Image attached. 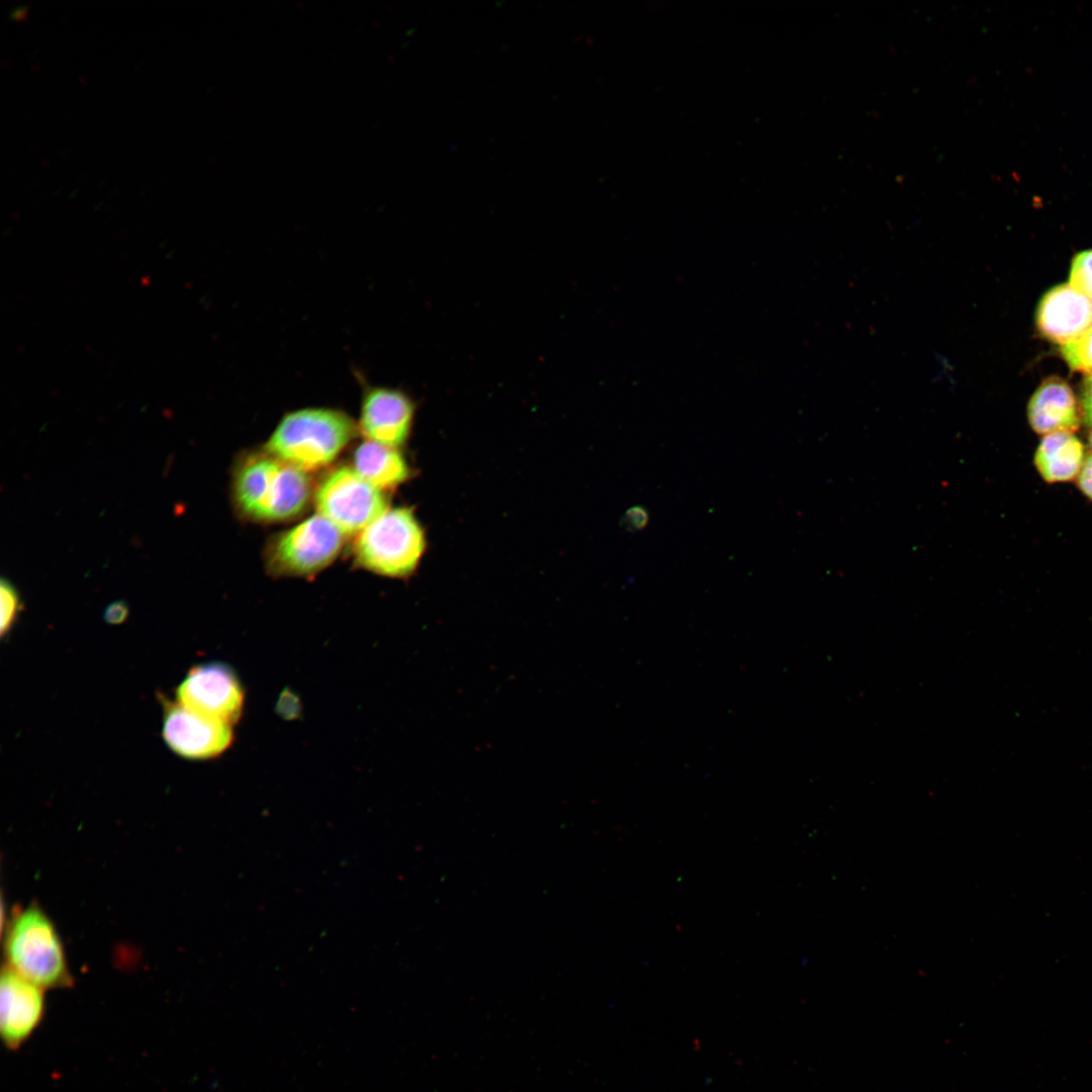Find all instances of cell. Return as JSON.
Here are the masks:
<instances>
[{"mask_svg": "<svg viewBox=\"0 0 1092 1092\" xmlns=\"http://www.w3.org/2000/svg\"><path fill=\"white\" fill-rule=\"evenodd\" d=\"M311 487L305 471L269 454L244 458L233 477L236 509L259 522H281L306 507Z\"/></svg>", "mask_w": 1092, "mask_h": 1092, "instance_id": "obj_1", "label": "cell"}, {"mask_svg": "<svg viewBox=\"0 0 1092 1092\" xmlns=\"http://www.w3.org/2000/svg\"><path fill=\"white\" fill-rule=\"evenodd\" d=\"M358 426L331 407H304L287 413L265 444L267 453L303 470L332 463L353 440Z\"/></svg>", "mask_w": 1092, "mask_h": 1092, "instance_id": "obj_2", "label": "cell"}, {"mask_svg": "<svg viewBox=\"0 0 1092 1092\" xmlns=\"http://www.w3.org/2000/svg\"><path fill=\"white\" fill-rule=\"evenodd\" d=\"M6 967L42 989L73 984L61 937L36 904L14 912L4 935Z\"/></svg>", "mask_w": 1092, "mask_h": 1092, "instance_id": "obj_3", "label": "cell"}, {"mask_svg": "<svg viewBox=\"0 0 1092 1092\" xmlns=\"http://www.w3.org/2000/svg\"><path fill=\"white\" fill-rule=\"evenodd\" d=\"M423 529L406 508L387 509L358 535L354 557L363 568L389 577H404L418 566L425 550Z\"/></svg>", "mask_w": 1092, "mask_h": 1092, "instance_id": "obj_4", "label": "cell"}, {"mask_svg": "<svg viewBox=\"0 0 1092 1092\" xmlns=\"http://www.w3.org/2000/svg\"><path fill=\"white\" fill-rule=\"evenodd\" d=\"M345 534L316 514L276 536L267 548L268 569L281 575L314 574L339 555Z\"/></svg>", "mask_w": 1092, "mask_h": 1092, "instance_id": "obj_5", "label": "cell"}, {"mask_svg": "<svg viewBox=\"0 0 1092 1092\" xmlns=\"http://www.w3.org/2000/svg\"><path fill=\"white\" fill-rule=\"evenodd\" d=\"M315 506L345 535L361 532L387 510L382 490L346 466L324 478L315 492Z\"/></svg>", "mask_w": 1092, "mask_h": 1092, "instance_id": "obj_6", "label": "cell"}, {"mask_svg": "<svg viewBox=\"0 0 1092 1092\" xmlns=\"http://www.w3.org/2000/svg\"><path fill=\"white\" fill-rule=\"evenodd\" d=\"M176 696L186 709L231 725L243 711V688L233 669L223 663L193 666L178 686Z\"/></svg>", "mask_w": 1092, "mask_h": 1092, "instance_id": "obj_7", "label": "cell"}, {"mask_svg": "<svg viewBox=\"0 0 1092 1092\" xmlns=\"http://www.w3.org/2000/svg\"><path fill=\"white\" fill-rule=\"evenodd\" d=\"M163 738L169 748L187 759H208L222 753L233 741L231 724L165 703Z\"/></svg>", "mask_w": 1092, "mask_h": 1092, "instance_id": "obj_8", "label": "cell"}, {"mask_svg": "<svg viewBox=\"0 0 1092 1092\" xmlns=\"http://www.w3.org/2000/svg\"><path fill=\"white\" fill-rule=\"evenodd\" d=\"M0 979L1 1037L8 1050L16 1051L29 1039L42 1021L44 989L7 967L2 969Z\"/></svg>", "mask_w": 1092, "mask_h": 1092, "instance_id": "obj_9", "label": "cell"}, {"mask_svg": "<svg viewBox=\"0 0 1092 1092\" xmlns=\"http://www.w3.org/2000/svg\"><path fill=\"white\" fill-rule=\"evenodd\" d=\"M414 413L412 399L401 390L367 386L362 395L358 430L369 441L396 448L410 436Z\"/></svg>", "mask_w": 1092, "mask_h": 1092, "instance_id": "obj_10", "label": "cell"}, {"mask_svg": "<svg viewBox=\"0 0 1092 1092\" xmlns=\"http://www.w3.org/2000/svg\"><path fill=\"white\" fill-rule=\"evenodd\" d=\"M1036 326L1054 343L1073 342L1092 327V301L1069 283L1057 285L1040 299Z\"/></svg>", "mask_w": 1092, "mask_h": 1092, "instance_id": "obj_11", "label": "cell"}, {"mask_svg": "<svg viewBox=\"0 0 1092 1092\" xmlns=\"http://www.w3.org/2000/svg\"><path fill=\"white\" fill-rule=\"evenodd\" d=\"M1027 417L1033 431L1040 435L1073 433L1079 429L1081 421L1071 387L1056 376L1043 380L1037 387L1028 402Z\"/></svg>", "mask_w": 1092, "mask_h": 1092, "instance_id": "obj_12", "label": "cell"}, {"mask_svg": "<svg viewBox=\"0 0 1092 1092\" xmlns=\"http://www.w3.org/2000/svg\"><path fill=\"white\" fill-rule=\"evenodd\" d=\"M1083 463L1084 446L1068 432L1044 435L1034 455L1037 471L1050 483L1072 480L1078 476Z\"/></svg>", "mask_w": 1092, "mask_h": 1092, "instance_id": "obj_13", "label": "cell"}, {"mask_svg": "<svg viewBox=\"0 0 1092 1092\" xmlns=\"http://www.w3.org/2000/svg\"><path fill=\"white\" fill-rule=\"evenodd\" d=\"M355 471L380 490L395 487L410 476V468L400 452L390 446L366 440L355 450Z\"/></svg>", "mask_w": 1092, "mask_h": 1092, "instance_id": "obj_14", "label": "cell"}, {"mask_svg": "<svg viewBox=\"0 0 1092 1092\" xmlns=\"http://www.w3.org/2000/svg\"><path fill=\"white\" fill-rule=\"evenodd\" d=\"M1061 353L1072 370L1092 376V327L1073 342L1061 346Z\"/></svg>", "mask_w": 1092, "mask_h": 1092, "instance_id": "obj_15", "label": "cell"}, {"mask_svg": "<svg viewBox=\"0 0 1092 1092\" xmlns=\"http://www.w3.org/2000/svg\"><path fill=\"white\" fill-rule=\"evenodd\" d=\"M1069 284L1092 301V250L1082 251L1074 257Z\"/></svg>", "mask_w": 1092, "mask_h": 1092, "instance_id": "obj_16", "label": "cell"}, {"mask_svg": "<svg viewBox=\"0 0 1092 1092\" xmlns=\"http://www.w3.org/2000/svg\"><path fill=\"white\" fill-rule=\"evenodd\" d=\"M0 603H1V620H0V633L4 638L7 635L12 626L14 625L19 609L20 600L18 593L14 585L5 578L1 579L0 583Z\"/></svg>", "mask_w": 1092, "mask_h": 1092, "instance_id": "obj_17", "label": "cell"}, {"mask_svg": "<svg viewBox=\"0 0 1092 1092\" xmlns=\"http://www.w3.org/2000/svg\"><path fill=\"white\" fill-rule=\"evenodd\" d=\"M648 511L641 506L630 508L624 516V526L629 531H641L648 525Z\"/></svg>", "mask_w": 1092, "mask_h": 1092, "instance_id": "obj_18", "label": "cell"}, {"mask_svg": "<svg viewBox=\"0 0 1092 1092\" xmlns=\"http://www.w3.org/2000/svg\"><path fill=\"white\" fill-rule=\"evenodd\" d=\"M1077 477L1079 488L1092 500V455L1084 460L1083 466Z\"/></svg>", "mask_w": 1092, "mask_h": 1092, "instance_id": "obj_19", "label": "cell"}, {"mask_svg": "<svg viewBox=\"0 0 1092 1092\" xmlns=\"http://www.w3.org/2000/svg\"><path fill=\"white\" fill-rule=\"evenodd\" d=\"M128 615V608L122 601L110 604L104 613L105 620L111 624L123 622Z\"/></svg>", "mask_w": 1092, "mask_h": 1092, "instance_id": "obj_20", "label": "cell"}, {"mask_svg": "<svg viewBox=\"0 0 1092 1092\" xmlns=\"http://www.w3.org/2000/svg\"><path fill=\"white\" fill-rule=\"evenodd\" d=\"M1082 407L1086 423L1092 426V376L1087 377L1083 385Z\"/></svg>", "mask_w": 1092, "mask_h": 1092, "instance_id": "obj_21", "label": "cell"}, {"mask_svg": "<svg viewBox=\"0 0 1092 1092\" xmlns=\"http://www.w3.org/2000/svg\"><path fill=\"white\" fill-rule=\"evenodd\" d=\"M1089 444H1090V447L1092 448V431H1091V433L1089 435Z\"/></svg>", "mask_w": 1092, "mask_h": 1092, "instance_id": "obj_22", "label": "cell"}]
</instances>
